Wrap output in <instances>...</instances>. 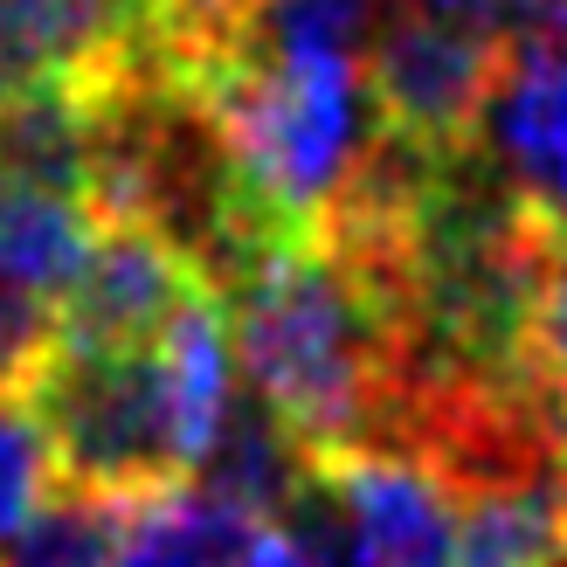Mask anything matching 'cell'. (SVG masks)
<instances>
[{"instance_id":"cell-1","label":"cell","mask_w":567,"mask_h":567,"mask_svg":"<svg viewBox=\"0 0 567 567\" xmlns=\"http://www.w3.org/2000/svg\"><path fill=\"white\" fill-rule=\"evenodd\" d=\"M236 374L311 457L394 436L402 360L381 277L326 236H277L221 284Z\"/></svg>"},{"instance_id":"cell-5","label":"cell","mask_w":567,"mask_h":567,"mask_svg":"<svg viewBox=\"0 0 567 567\" xmlns=\"http://www.w3.org/2000/svg\"><path fill=\"white\" fill-rule=\"evenodd\" d=\"M498 28L485 14H402L367 49V97L381 132L409 153L450 159L471 146L498 76Z\"/></svg>"},{"instance_id":"cell-7","label":"cell","mask_w":567,"mask_h":567,"mask_svg":"<svg viewBox=\"0 0 567 567\" xmlns=\"http://www.w3.org/2000/svg\"><path fill=\"white\" fill-rule=\"evenodd\" d=\"M91 187H97L91 83L42 76L0 91V194H76V202H91Z\"/></svg>"},{"instance_id":"cell-12","label":"cell","mask_w":567,"mask_h":567,"mask_svg":"<svg viewBox=\"0 0 567 567\" xmlns=\"http://www.w3.org/2000/svg\"><path fill=\"white\" fill-rule=\"evenodd\" d=\"M118 505L104 492H49L8 540H0V567H111L118 547Z\"/></svg>"},{"instance_id":"cell-6","label":"cell","mask_w":567,"mask_h":567,"mask_svg":"<svg viewBox=\"0 0 567 567\" xmlns=\"http://www.w3.org/2000/svg\"><path fill=\"white\" fill-rule=\"evenodd\" d=\"M194 291L208 284L159 229L104 221L76 291L55 311V347H146Z\"/></svg>"},{"instance_id":"cell-20","label":"cell","mask_w":567,"mask_h":567,"mask_svg":"<svg viewBox=\"0 0 567 567\" xmlns=\"http://www.w3.org/2000/svg\"><path fill=\"white\" fill-rule=\"evenodd\" d=\"M560 457H567V443H560Z\"/></svg>"},{"instance_id":"cell-18","label":"cell","mask_w":567,"mask_h":567,"mask_svg":"<svg viewBox=\"0 0 567 567\" xmlns=\"http://www.w3.org/2000/svg\"><path fill=\"white\" fill-rule=\"evenodd\" d=\"M14 8L21 0H0V91L14 83Z\"/></svg>"},{"instance_id":"cell-10","label":"cell","mask_w":567,"mask_h":567,"mask_svg":"<svg viewBox=\"0 0 567 567\" xmlns=\"http://www.w3.org/2000/svg\"><path fill=\"white\" fill-rule=\"evenodd\" d=\"M249 526L236 505H221L202 485H159L118 505V547L111 567H236Z\"/></svg>"},{"instance_id":"cell-19","label":"cell","mask_w":567,"mask_h":567,"mask_svg":"<svg viewBox=\"0 0 567 567\" xmlns=\"http://www.w3.org/2000/svg\"><path fill=\"white\" fill-rule=\"evenodd\" d=\"M415 14H492V0H402Z\"/></svg>"},{"instance_id":"cell-16","label":"cell","mask_w":567,"mask_h":567,"mask_svg":"<svg viewBox=\"0 0 567 567\" xmlns=\"http://www.w3.org/2000/svg\"><path fill=\"white\" fill-rule=\"evenodd\" d=\"M55 347V319L0 291V394H21Z\"/></svg>"},{"instance_id":"cell-9","label":"cell","mask_w":567,"mask_h":567,"mask_svg":"<svg viewBox=\"0 0 567 567\" xmlns=\"http://www.w3.org/2000/svg\"><path fill=\"white\" fill-rule=\"evenodd\" d=\"M97 229L104 215L76 194H0V291L55 319L91 264Z\"/></svg>"},{"instance_id":"cell-13","label":"cell","mask_w":567,"mask_h":567,"mask_svg":"<svg viewBox=\"0 0 567 567\" xmlns=\"http://www.w3.org/2000/svg\"><path fill=\"white\" fill-rule=\"evenodd\" d=\"M55 492V450L21 394H0V540Z\"/></svg>"},{"instance_id":"cell-15","label":"cell","mask_w":567,"mask_h":567,"mask_svg":"<svg viewBox=\"0 0 567 567\" xmlns=\"http://www.w3.org/2000/svg\"><path fill=\"white\" fill-rule=\"evenodd\" d=\"M138 8H146V28L166 49L194 55V49H215V42L236 35L249 0H138Z\"/></svg>"},{"instance_id":"cell-14","label":"cell","mask_w":567,"mask_h":567,"mask_svg":"<svg viewBox=\"0 0 567 567\" xmlns=\"http://www.w3.org/2000/svg\"><path fill=\"white\" fill-rule=\"evenodd\" d=\"M526 374L567 415V215L547 221L540 291H533V326H526Z\"/></svg>"},{"instance_id":"cell-4","label":"cell","mask_w":567,"mask_h":567,"mask_svg":"<svg viewBox=\"0 0 567 567\" xmlns=\"http://www.w3.org/2000/svg\"><path fill=\"white\" fill-rule=\"evenodd\" d=\"M498 76L477 111V153L533 215H567V0H492Z\"/></svg>"},{"instance_id":"cell-17","label":"cell","mask_w":567,"mask_h":567,"mask_svg":"<svg viewBox=\"0 0 567 567\" xmlns=\"http://www.w3.org/2000/svg\"><path fill=\"white\" fill-rule=\"evenodd\" d=\"M236 567H332V560L311 547L291 519H257L249 540H243V554H236Z\"/></svg>"},{"instance_id":"cell-8","label":"cell","mask_w":567,"mask_h":567,"mask_svg":"<svg viewBox=\"0 0 567 567\" xmlns=\"http://www.w3.org/2000/svg\"><path fill=\"white\" fill-rule=\"evenodd\" d=\"M567 560V457L477 477L457 492V567H560Z\"/></svg>"},{"instance_id":"cell-11","label":"cell","mask_w":567,"mask_h":567,"mask_svg":"<svg viewBox=\"0 0 567 567\" xmlns=\"http://www.w3.org/2000/svg\"><path fill=\"white\" fill-rule=\"evenodd\" d=\"M229 49L257 63H367L374 0H249Z\"/></svg>"},{"instance_id":"cell-2","label":"cell","mask_w":567,"mask_h":567,"mask_svg":"<svg viewBox=\"0 0 567 567\" xmlns=\"http://www.w3.org/2000/svg\"><path fill=\"white\" fill-rule=\"evenodd\" d=\"M166 55L270 236H319L353 202L388 138L367 97V63H257L229 42Z\"/></svg>"},{"instance_id":"cell-3","label":"cell","mask_w":567,"mask_h":567,"mask_svg":"<svg viewBox=\"0 0 567 567\" xmlns=\"http://www.w3.org/2000/svg\"><path fill=\"white\" fill-rule=\"evenodd\" d=\"M42 415L55 471L104 498H146L187 477L174 388L159 347H49L35 381L21 388Z\"/></svg>"}]
</instances>
